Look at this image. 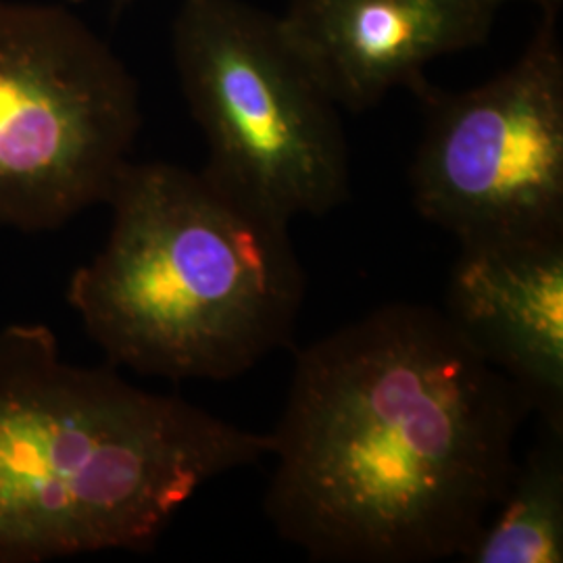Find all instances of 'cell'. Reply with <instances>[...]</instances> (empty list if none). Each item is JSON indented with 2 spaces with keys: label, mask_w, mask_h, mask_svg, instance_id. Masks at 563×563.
<instances>
[{
  "label": "cell",
  "mask_w": 563,
  "mask_h": 563,
  "mask_svg": "<svg viewBox=\"0 0 563 563\" xmlns=\"http://www.w3.org/2000/svg\"><path fill=\"white\" fill-rule=\"evenodd\" d=\"M530 413L443 309L383 305L299 353L263 511L311 562L460 560Z\"/></svg>",
  "instance_id": "1"
},
{
  "label": "cell",
  "mask_w": 563,
  "mask_h": 563,
  "mask_svg": "<svg viewBox=\"0 0 563 563\" xmlns=\"http://www.w3.org/2000/svg\"><path fill=\"white\" fill-rule=\"evenodd\" d=\"M269 453V434L67 362L44 323L0 328V563L148 551L201 488Z\"/></svg>",
  "instance_id": "2"
},
{
  "label": "cell",
  "mask_w": 563,
  "mask_h": 563,
  "mask_svg": "<svg viewBox=\"0 0 563 563\" xmlns=\"http://www.w3.org/2000/svg\"><path fill=\"white\" fill-rule=\"evenodd\" d=\"M541 15L522 55L462 92H416L422 139L409 181L426 222L460 244L563 236V46Z\"/></svg>",
  "instance_id": "6"
},
{
  "label": "cell",
  "mask_w": 563,
  "mask_h": 563,
  "mask_svg": "<svg viewBox=\"0 0 563 563\" xmlns=\"http://www.w3.org/2000/svg\"><path fill=\"white\" fill-rule=\"evenodd\" d=\"M104 205L67 301L113 367L220 383L290 344L307 282L288 223L174 163H128Z\"/></svg>",
  "instance_id": "3"
},
{
  "label": "cell",
  "mask_w": 563,
  "mask_h": 563,
  "mask_svg": "<svg viewBox=\"0 0 563 563\" xmlns=\"http://www.w3.org/2000/svg\"><path fill=\"white\" fill-rule=\"evenodd\" d=\"M507 0H290L288 36L334 102L362 113L418 92L432 60L488 41Z\"/></svg>",
  "instance_id": "7"
},
{
  "label": "cell",
  "mask_w": 563,
  "mask_h": 563,
  "mask_svg": "<svg viewBox=\"0 0 563 563\" xmlns=\"http://www.w3.org/2000/svg\"><path fill=\"white\" fill-rule=\"evenodd\" d=\"M118 7H121V4H125V2H130V0H113Z\"/></svg>",
  "instance_id": "11"
},
{
  "label": "cell",
  "mask_w": 563,
  "mask_h": 563,
  "mask_svg": "<svg viewBox=\"0 0 563 563\" xmlns=\"http://www.w3.org/2000/svg\"><path fill=\"white\" fill-rule=\"evenodd\" d=\"M541 428V439L516 460L501 501L460 562H563V432Z\"/></svg>",
  "instance_id": "9"
},
{
  "label": "cell",
  "mask_w": 563,
  "mask_h": 563,
  "mask_svg": "<svg viewBox=\"0 0 563 563\" xmlns=\"http://www.w3.org/2000/svg\"><path fill=\"white\" fill-rule=\"evenodd\" d=\"M443 311L563 432V236L460 244Z\"/></svg>",
  "instance_id": "8"
},
{
  "label": "cell",
  "mask_w": 563,
  "mask_h": 563,
  "mask_svg": "<svg viewBox=\"0 0 563 563\" xmlns=\"http://www.w3.org/2000/svg\"><path fill=\"white\" fill-rule=\"evenodd\" d=\"M507 2H528L541 11V15H560L563 0H507Z\"/></svg>",
  "instance_id": "10"
},
{
  "label": "cell",
  "mask_w": 563,
  "mask_h": 563,
  "mask_svg": "<svg viewBox=\"0 0 563 563\" xmlns=\"http://www.w3.org/2000/svg\"><path fill=\"white\" fill-rule=\"evenodd\" d=\"M172 55L213 180L288 225L349 201L339 104L278 15L244 0H181Z\"/></svg>",
  "instance_id": "4"
},
{
  "label": "cell",
  "mask_w": 563,
  "mask_h": 563,
  "mask_svg": "<svg viewBox=\"0 0 563 563\" xmlns=\"http://www.w3.org/2000/svg\"><path fill=\"white\" fill-rule=\"evenodd\" d=\"M141 123L139 84L86 21L0 0V225L46 232L104 205Z\"/></svg>",
  "instance_id": "5"
}]
</instances>
